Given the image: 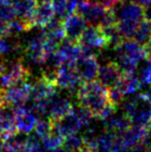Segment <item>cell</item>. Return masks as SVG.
<instances>
[{
    "mask_svg": "<svg viewBox=\"0 0 151 152\" xmlns=\"http://www.w3.org/2000/svg\"><path fill=\"white\" fill-rule=\"evenodd\" d=\"M122 72L115 61H108L103 65H99L97 72V80L99 83L106 86L107 88L113 87L118 83L122 77Z\"/></svg>",
    "mask_w": 151,
    "mask_h": 152,
    "instance_id": "obj_16",
    "label": "cell"
},
{
    "mask_svg": "<svg viewBox=\"0 0 151 152\" xmlns=\"http://www.w3.org/2000/svg\"><path fill=\"white\" fill-rule=\"evenodd\" d=\"M52 122H53V130L57 132L63 138L69 136V134L78 132L83 126L82 122H81L78 115H77L75 108L69 114L64 115L63 117L59 118L58 120H54Z\"/></svg>",
    "mask_w": 151,
    "mask_h": 152,
    "instance_id": "obj_12",
    "label": "cell"
},
{
    "mask_svg": "<svg viewBox=\"0 0 151 152\" xmlns=\"http://www.w3.org/2000/svg\"><path fill=\"white\" fill-rule=\"evenodd\" d=\"M121 104L131 125L151 128V102L146 93L138 94Z\"/></svg>",
    "mask_w": 151,
    "mask_h": 152,
    "instance_id": "obj_3",
    "label": "cell"
},
{
    "mask_svg": "<svg viewBox=\"0 0 151 152\" xmlns=\"http://www.w3.org/2000/svg\"><path fill=\"white\" fill-rule=\"evenodd\" d=\"M125 152H150V151L148 150L147 148H145L142 144H139V145H137V146H135V147H133V148L126 150Z\"/></svg>",
    "mask_w": 151,
    "mask_h": 152,
    "instance_id": "obj_34",
    "label": "cell"
},
{
    "mask_svg": "<svg viewBox=\"0 0 151 152\" xmlns=\"http://www.w3.org/2000/svg\"><path fill=\"white\" fill-rule=\"evenodd\" d=\"M62 146H64L65 148H67L71 152H75L77 150H79V149L83 148V147H85L83 136H81L78 132H76V134H69V136L65 137Z\"/></svg>",
    "mask_w": 151,
    "mask_h": 152,
    "instance_id": "obj_30",
    "label": "cell"
},
{
    "mask_svg": "<svg viewBox=\"0 0 151 152\" xmlns=\"http://www.w3.org/2000/svg\"><path fill=\"white\" fill-rule=\"evenodd\" d=\"M42 147V140L35 134L27 137L24 152H37Z\"/></svg>",
    "mask_w": 151,
    "mask_h": 152,
    "instance_id": "obj_32",
    "label": "cell"
},
{
    "mask_svg": "<svg viewBox=\"0 0 151 152\" xmlns=\"http://www.w3.org/2000/svg\"><path fill=\"white\" fill-rule=\"evenodd\" d=\"M86 27V21L78 12H74L63 20V29H64L65 37L73 42H78Z\"/></svg>",
    "mask_w": 151,
    "mask_h": 152,
    "instance_id": "obj_15",
    "label": "cell"
},
{
    "mask_svg": "<svg viewBox=\"0 0 151 152\" xmlns=\"http://www.w3.org/2000/svg\"><path fill=\"white\" fill-rule=\"evenodd\" d=\"M77 42L83 53H93L94 51H101L108 47L105 33L101 27L97 26L86 27Z\"/></svg>",
    "mask_w": 151,
    "mask_h": 152,
    "instance_id": "obj_6",
    "label": "cell"
},
{
    "mask_svg": "<svg viewBox=\"0 0 151 152\" xmlns=\"http://www.w3.org/2000/svg\"><path fill=\"white\" fill-rule=\"evenodd\" d=\"M135 75L140 81L142 87L151 85V59L148 57L142 59L138 63Z\"/></svg>",
    "mask_w": 151,
    "mask_h": 152,
    "instance_id": "obj_27",
    "label": "cell"
},
{
    "mask_svg": "<svg viewBox=\"0 0 151 152\" xmlns=\"http://www.w3.org/2000/svg\"><path fill=\"white\" fill-rule=\"evenodd\" d=\"M16 37L17 36L8 34L0 37V55L5 57L6 59L9 56H15L23 50L22 44Z\"/></svg>",
    "mask_w": 151,
    "mask_h": 152,
    "instance_id": "obj_22",
    "label": "cell"
},
{
    "mask_svg": "<svg viewBox=\"0 0 151 152\" xmlns=\"http://www.w3.org/2000/svg\"><path fill=\"white\" fill-rule=\"evenodd\" d=\"M54 16L52 0H36V7L33 15L34 27H44L52 19H54Z\"/></svg>",
    "mask_w": 151,
    "mask_h": 152,
    "instance_id": "obj_18",
    "label": "cell"
},
{
    "mask_svg": "<svg viewBox=\"0 0 151 152\" xmlns=\"http://www.w3.org/2000/svg\"><path fill=\"white\" fill-rule=\"evenodd\" d=\"M16 132V115L14 108L12 106L3 104L0 112V136L5 138Z\"/></svg>",
    "mask_w": 151,
    "mask_h": 152,
    "instance_id": "obj_20",
    "label": "cell"
},
{
    "mask_svg": "<svg viewBox=\"0 0 151 152\" xmlns=\"http://www.w3.org/2000/svg\"><path fill=\"white\" fill-rule=\"evenodd\" d=\"M29 76L30 70L21 59L7 60L4 69L0 72V90L3 91L15 83L26 81Z\"/></svg>",
    "mask_w": 151,
    "mask_h": 152,
    "instance_id": "obj_5",
    "label": "cell"
},
{
    "mask_svg": "<svg viewBox=\"0 0 151 152\" xmlns=\"http://www.w3.org/2000/svg\"><path fill=\"white\" fill-rule=\"evenodd\" d=\"M0 102H2V91L0 90Z\"/></svg>",
    "mask_w": 151,
    "mask_h": 152,
    "instance_id": "obj_41",
    "label": "cell"
},
{
    "mask_svg": "<svg viewBox=\"0 0 151 152\" xmlns=\"http://www.w3.org/2000/svg\"><path fill=\"white\" fill-rule=\"evenodd\" d=\"M35 134L40 138V140H42L44 138H46L47 136L52 132L53 130V122L51 119H49L48 117L44 118V117H40V119L36 121V124L34 126Z\"/></svg>",
    "mask_w": 151,
    "mask_h": 152,
    "instance_id": "obj_29",
    "label": "cell"
},
{
    "mask_svg": "<svg viewBox=\"0 0 151 152\" xmlns=\"http://www.w3.org/2000/svg\"><path fill=\"white\" fill-rule=\"evenodd\" d=\"M26 134L16 132L3 138V150L5 152H24L26 144Z\"/></svg>",
    "mask_w": 151,
    "mask_h": 152,
    "instance_id": "obj_23",
    "label": "cell"
},
{
    "mask_svg": "<svg viewBox=\"0 0 151 152\" xmlns=\"http://www.w3.org/2000/svg\"><path fill=\"white\" fill-rule=\"evenodd\" d=\"M131 39L136 40L142 46H146L151 40V21L143 18L138 24Z\"/></svg>",
    "mask_w": 151,
    "mask_h": 152,
    "instance_id": "obj_26",
    "label": "cell"
},
{
    "mask_svg": "<svg viewBox=\"0 0 151 152\" xmlns=\"http://www.w3.org/2000/svg\"><path fill=\"white\" fill-rule=\"evenodd\" d=\"M15 18H16V15H15V12L10 5L9 1L1 2L0 3V21L7 24Z\"/></svg>",
    "mask_w": 151,
    "mask_h": 152,
    "instance_id": "obj_31",
    "label": "cell"
},
{
    "mask_svg": "<svg viewBox=\"0 0 151 152\" xmlns=\"http://www.w3.org/2000/svg\"><path fill=\"white\" fill-rule=\"evenodd\" d=\"M16 115V128L17 132L29 134L36 124L38 117L36 116L30 107H25L24 104L12 107Z\"/></svg>",
    "mask_w": 151,
    "mask_h": 152,
    "instance_id": "obj_11",
    "label": "cell"
},
{
    "mask_svg": "<svg viewBox=\"0 0 151 152\" xmlns=\"http://www.w3.org/2000/svg\"><path fill=\"white\" fill-rule=\"evenodd\" d=\"M2 149H3V138H2V136H0V152Z\"/></svg>",
    "mask_w": 151,
    "mask_h": 152,
    "instance_id": "obj_40",
    "label": "cell"
},
{
    "mask_svg": "<svg viewBox=\"0 0 151 152\" xmlns=\"http://www.w3.org/2000/svg\"><path fill=\"white\" fill-rule=\"evenodd\" d=\"M89 1L101 4V5H103L106 8H113L118 3H120L122 0H89Z\"/></svg>",
    "mask_w": 151,
    "mask_h": 152,
    "instance_id": "obj_33",
    "label": "cell"
},
{
    "mask_svg": "<svg viewBox=\"0 0 151 152\" xmlns=\"http://www.w3.org/2000/svg\"><path fill=\"white\" fill-rule=\"evenodd\" d=\"M23 51L27 61L32 66L42 65L47 54L50 53L42 30L35 32L30 37L27 38L26 42L23 46Z\"/></svg>",
    "mask_w": 151,
    "mask_h": 152,
    "instance_id": "obj_4",
    "label": "cell"
},
{
    "mask_svg": "<svg viewBox=\"0 0 151 152\" xmlns=\"http://www.w3.org/2000/svg\"><path fill=\"white\" fill-rule=\"evenodd\" d=\"M54 12L58 19L64 20L71 14H74L77 8V0H52Z\"/></svg>",
    "mask_w": 151,
    "mask_h": 152,
    "instance_id": "obj_25",
    "label": "cell"
},
{
    "mask_svg": "<svg viewBox=\"0 0 151 152\" xmlns=\"http://www.w3.org/2000/svg\"><path fill=\"white\" fill-rule=\"evenodd\" d=\"M16 15V18L25 21L31 28L33 25V15L36 7V0H8Z\"/></svg>",
    "mask_w": 151,
    "mask_h": 152,
    "instance_id": "obj_17",
    "label": "cell"
},
{
    "mask_svg": "<svg viewBox=\"0 0 151 152\" xmlns=\"http://www.w3.org/2000/svg\"><path fill=\"white\" fill-rule=\"evenodd\" d=\"M116 51V56H123L131 59L139 63L142 59H144L146 56L145 48L144 46L140 45L136 40L131 38L123 39L118 46L115 48Z\"/></svg>",
    "mask_w": 151,
    "mask_h": 152,
    "instance_id": "obj_14",
    "label": "cell"
},
{
    "mask_svg": "<svg viewBox=\"0 0 151 152\" xmlns=\"http://www.w3.org/2000/svg\"><path fill=\"white\" fill-rule=\"evenodd\" d=\"M31 84L26 81L15 83L2 91L3 104L16 107L25 104L30 99Z\"/></svg>",
    "mask_w": 151,
    "mask_h": 152,
    "instance_id": "obj_9",
    "label": "cell"
},
{
    "mask_svg": "<svg viewBox=\"0 0 151 152\" xmlns=\"http://www.w3.org/2000/svg\"><path fill=\"white\" fill-rule=\"evenodd\" d=\"M116 26L124 39L131 38L138 24L144 18V7L133 1L121 3L115 10Z\"/></svg>",
    "mask_w": 151,
    "mask_h": 152,
    "instance_id": "obj_2",
    "label": "cell"
},
{
    "mask_svg": "<svg viewBox=\"0 0 151 152\" xmlns=\"http://www.w3.org/2000/svg\"><path fill=\"white\" fill-rule=\"evenodd\" d=\"M115 87H117L119 89V91L125 96L136 93L139 89L142 88V85L135 74H123L122 77L120 78V80L118 81V83L115 85Z\"/></svg>",
    "mask_w": 151,
    "mask_h": 152,
    "instance_id": "obj_24",
    "label": "cell"
},
{
    "mask_svg": "<svg viewBox=\"0 0 151 152\" xmlns=\"http://www.w3.org/2000/svg\"><path fill=\"white\" fill-rule=\"evenodd\" d=\"M57 52L60 56L62 63L63 62L75 63L77 59L82 54V50H81L78 42L67 39L66 37L63 38L62 42L59 44L58 48H57Z\"/></svg>",
    "mask_w": 151,
    "mask_h": 152,
    "instance_id": "obj_19",
    "label": "cell"
},
{
    "mask_svg": "<svg viewBox=\"0 0 151 152\" xmlns=\"http://www.w3.org/2000/svg\"><path fill=\"white\" fill-rule=\"evenodd\" d=\"M75 67L83 82L96 79L99 63L94 53H83L75 62Z\"/></svg>",
    "mask_w": 151,
    "mask_h": 152,
    "instance_id": "obj_10",
    "label": "cell"
},
{
    "mask_svg": "<svg viewBox=\"0 0 151 152\" xmlns=\"http://www.w3.org/2000/svg\"><path fill=\"white\" fill-rule=\"evenodd\" d=\"M52 152H71V151L69 150L67 148H65L64 146H61V147H59V148L55 149V150L52 151Z\"/></svg>",
    "mask_w": 151,
    "mask_h": 152,
    "instance_id": "obj_38",
    "label": "cell"
},
{
    "mask_svg": "<svg viewBox=\"0 0 151 152\" xmlns=\"http://www.w3.org/2000/svg\"><path fill=\"white\" fill-rule=\"evenodd\" d=\"M74 110V106L67 98L61 97L58 93L49 100L46 106V112L44 116L48 117L52 121L58 120L59 118L63 117L64 115L69 114V112Z\"/></svg>",
    "mask_w": 151,
    "mask_h": 152,
    "instance_id": "obj_13",
    "label": "cell"
},
{
    "mask_svg": "<svg viewBox=\"0 0 151 152\" xmlns=\"http://www.w3.org/2000/svg\"><path fill=\"white\" fill-rule=\"evenodd\" d=\"M144 18L151 21V3L145 6V8H144Z\"/></svg>",
    "mask_w": 151,
    "mask_h": 152,
    "instance_id": "obj_35",
    "label": "cell"
},
{
    "mask_svg": "<svg viewBox=\"0 0 151 152\" xmlns=\"http://www.w3.org/2000/svg\"><path fill=\"white\" fill-rule=\"evenodd\" d=\"M2 108H3V102H0V112H1Z\"/></svg>",
    "mask_w": 151,
    "mask_h": 152,
    "instance_id": "obj_42",
    "label": "cell"
},
{
    "mask_svg": "<svg viewBox=\"0 0 151 152\" xmlns=\"http://www.w3.org/2000/svg\"><path fill=\"white\" fill-rule=\"evenodd\" d=\"M131 1L135 2V3L139 4V5L143 6V7H145V6H147L148 4L151 3V0H131Z\"/></svg>",
    "mask_w": 151,
    "mask_h": 152,
    "instance_id": "obj_36",
    "label": "cell"
},
{
    "mask_svg": "<svg viewBox=\"0 0 151 152\" xmlns=\"http://www.w3.org/2000/svg\"><path fill=\"white\" fill-rule=\"evenodd\" d=\"M77 1H78V3H79V2H82V1H86V0H77Z\"/></svg>",
    "mask_w": 151,
    "mask_h": 152,
    "instance_id": "obj_43",
    "label": "cell"
},
{
    "mask_svg": "<svg viewBox=\"0 0 151 152\" xmlns=\"http://www.w3.org/2000/svg\"><path fill=\"white\" fill-rule=\"evenodd\" d=\"M63 142H64V138L61 134H59L57 132L52 130V132L49 136H47L46 138H44L42 140V145L47 150L54 151L55 149L62 146Z\"/></svg>",
    "mask_w": 151,
    "mask_h": 152,
    "instance_id": "obj_28",
    "label": "cell"
},
{
    "mask_svg": "<svg viewBox=\"0 0 151 152\" xmlns=\"http://www.w3.org/2000/svg\"><path fill=\"white\" fill-rule=\"evenodd\" d=\"M75 152H92L90 150V149H88L87 147H83V148H81V149H79V150H77Z\"/></svg>",
    "mask_w": 151,
    "mask_h": 152,
    "instance_id": "obj_39",
    "label": "cell"
},
{
    "mask_svg": "<svg viewBox=\"0 0 151 152\" xmlns=\"http://www.w3.org/2000/svg\"><path fill=\"white\" fill-rule=\"evenodd\" d=\"M80 106L88 109L94 118H98L109 104L108 88L98 81L82 82L76 92Z\"/></svg>",
    "mask_w": 151,
    "mask_h": 152,
    "instance_id": "obj_1",
    "label": "cell"
},
{
    "mask_svg": "<svg viewBox=\"0 0 151 152\" xmlns=\"http://www.w3.org/2000/svg\"><path fill=\"white\" fill-rule=\"evenodd\" d=\"M6 34V24L0 21V37Z\"/></svg>",
    "mask_w": 151,
    "mask_h": 152,
    "instance_id": "obj_37",
    "label": "cell"
},
{
    "mask_svg": "<svg viewBox=\"0 0 151 152\" xmlns=\"http://www.w3.org/2000/svg\"><path fill=\"white\" fill-rule=\"evenodd\" d=\"M106 130L113 132H122L131 125L129 119L124 113H117L116 110L108 118L103 120Z\"/></svg>",
    "mask_w": 151,
    "mask_h": 152,
    "instance_id": "obj_21",
    "label": "cell"
},
{
    "mask_svg": "<svg viewBox=\"0 0 151 152\" xmlns=\"http://www.w3.org/2000/svg\"><path fill=\"white\" fill-rule=\"evenodd\" d=\"M54 81L58 88L69 90L71 93L74 92L76 93L83 82L78 75L75 63H69V62H63L59 66L55 75Z\"/></svg>",
    "mask_w": 151,
    "mask_h": 152,
    "instance_id": "obj_8",
    "label": "cell"
},
{
    "mask_svg": "<svg viewBox=\"0 0 151 152\" xmlns=\"http://www.w3.org/2000/svg\"><path fill=\"white\" fill-rule=\"evenodd\" d=\"M77 12L84 18L90 26L101 27L106 22L111 8H106L101 4L91 1H82L77 4Z\"/></svg>",
    "mask_w": 151,
    "mask_h": 152,
    "instance_id": "obj_7",
    "label": "cell"
}]
</instances>
